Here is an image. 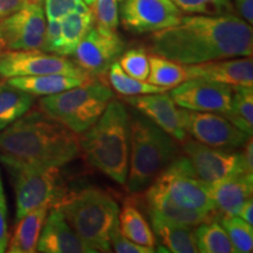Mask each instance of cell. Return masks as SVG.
Segmentation results:
<instances>
[{
    "label": "cell",
    "instance_id": "obj_1",
    "mask_svg": "<svg viewBox=\"0 0 253 253\" xmlns=\"http://www.w3.org/2000/svg\"><path fill=\"white\" fill-rule=\"evenodd\" d=\"M149 48L182 65L251 56L253 31L236 14L183 15L178 24L154 32Z\"/></svg>",
    "mask_w": 253,
    "mask_h": 253
},
{
    "label": "cell",
    "instance_id": "obj_2",
    "mask_svg": "<svg viewBox=\"0 0 253 253\" xmlns=\"http://www.w3.org/2000/svg\"><path fill=\"white\" fill-rule=\"evenodd\" d=\"M80 151L78 135L40 109H30L0 131V161L13 172L25 168H60Z\"/></svg>",
    "mask_w": 253,
    "mask_h": 253
},
{
    "label": "cell",
    "instance_id": "obj_3",
    "mask_svg": "<svg viewBox=\"0 0 253 253\" xmlns=\"http://www.w3.org/2000/svg\"><path fill=\"white\" fill-rule=\"evenodd\" d=\"M80 149L87 162L126 185L130 154V115L120 100H112L99 120L82 132Z\"/></svg>",
    "mask_w": 253,
    "mask_h": 253
},
{
    "label": "cell",
    "instance_id": "obj_4",
    "mask_svg": "<svg viewBox=\"0 0 253 253\" xmlns=\"http://www.w3.org/2000/svg\"><path fill=\"white\" fill-rule=\"evenodd\" d=\"M53 208L61 211L69 225L95 252H110V240L119 230L120 209L113 196L102 189L66 192Z\"/></svg>",
    "mask_w": 253,
    "mask_h": 253
},
{
    "label": "cell",
    "instance_id": "obj_5",
    "mask_svg": "<svg viewBox=\"0 0 253 253\" xmlns=\"http://www.w3.org/2000/svg\"><path fill=\"white\" fill-rule=\"evenodd\" d=\"M179 156L176 140L134 109L130 115V154L126 189L140 194Z\"/></svg>",
    "mask_w": 253,
    "mask_h": 253
},
{
    "label": "cell",
    "instance_id": "obj_6",
    "mask_svg": "<svg viewBox=\"0 0 253 253\" xmlns=\"http://www.w3.org/2000/svg\"><path fill=\"white\" fill-rule=\"evenodd\" d=\"M113 99L114 91L104 82L93 80L61 93L42 96L38 108L74 134L81 135L99 120Z\"/></svg>",
    "mask_w": 253,
    "mask_h": 253
},
{
    "label": "cell",
    "instance_id": "obj_7",
    "mask_svg": "<svg viewBox=\"0 0 253 253\" xmlns=\"http://www.w3.org/2000/svg\"><path fill=\"white\" fill-rule=\"evenodd\" d=\"M153 183L179 207L205 213L217 212L209 183L196 175L185 155L177 156Z\"/></svg>",
    "mask_w": 253,
    "mask_h": 253
},
{
    "label": "cell",
    "instance_id": "obj_8",
    "mask_svg": "<svg viewBox=\"0 0 253 253\" xmlns=\"http://www.w3.org/2000/svg\"><path fill=\"white\" fill-rule=\"evenodd\" d=\"M15 175V220L43 204L52 207L67 192L58 167L25 168Z\"/></svg>",
    "mask_w": 253,
    "mask_h": 253
},
{
    "label": "cell",
    "instance_id": "obj_9",
    "mask_svg": "<svg viewBox=\"0 0 253 253\" xmlns=\"http://www.w3.org/2000/svg\"><path fill=\"white\" fill-rule=\"evenodd\" d=\"M45 74H66L93 80L94 77L82 71L63 55L46 53L41 49L6 50L0 53V77H32Z\"/></svg>",
    "mask_w": 253,
    "mask_h": 253
},
{
    "label": "cell",
    "instance_id": "obj_10",
    "mask_svg": "<svg viewBox=\"0 0 253 253\" xmlns=\"http://www.w3.org/2000/svg\"><path fill=\"white\" fill-rule=\"evenodd\" d=\"M183 154L188 157L196 175L207 183L217 182L235 173H253L246 166L242 151L210 147L186 138L183 142Z\"/></svg>",
    "mask_w": 253,
    "mask_h": 253
},
{
    "label": "cell",
    "instance_id": "obj_11",
    "mask_svg": "<svg viewBox=\"0 0 253 253\" xmlns=\"http://www.w3.org/2000/svg\"><path fill=\"white\" fill-rule=\"evenodd\" d=\"M185 132L201 143L214 148H242L252 135L240 130L225 116L217 113L179 108Z\"/></svg>",
    "mask_w": 253,
    "mask_h": 253
},
{
    "label": "cell",
    "instance_id": "obj_12",
    "mask_svg": "<svg viewBox=\"0 0 253 253\" xmlns=\"http://www.w3.org/2000/svg\"><path fill=\"white\" fill-rule=\"evenodd\" d=\"M46 15L41 5L25 4L20 9L0 19V49H41L45 39Z\"/></svg>",
    "mask_w": 253,
    "mask_h": 253
},
{
    "label": "cell",
    "instance_id": "obj_13",
    "mask_svg": "<svg viewBox=\"0 0 253 253\" xmlns=\"http://www.w3.org/2000/svg\"><path fill=\"white\" fill-rule=\"evenodd\" d=\"M183 12L171 0H120L119 18L126 31L154 33L178 24Z\"/></svg>",
    "mask_w": 253,
    "mask_h": 253
},
{
    "label": "cell",
    "instance_id": "obj_14",
    "mask_svg": "<svg viewBox=\"0 0 253 253\" xmlns=\"http://www.w3.org/2000/svg\"><path fill=\"white\" fill-rule=\"evenodd\" d=\"M125 40L116 30L93 26L75 49V63L91 77L103 75L125 52Z\"/></svg>",
    "mask_w": 253,
    "mask_h": 253
},
{
    "label": "cell",
    "instance_id": "obj_15",
    "mask_svg": "<svg viewBox=\"0 0 253 253\" xmlns=\"http://www.w3.org/2000/svg\"><path fill=\"white\" fill-rule=\"evenodd\" d=\"M169 94L179 108L195 112H210L226 116L232 107V87L203 79H188L173 87Z\"/></svg>",
    "mask_w": 253,
    "mask_h": 253
},
{
    "label": "cell",
    "instance_id": "obj_16",
    "mask_svg": "<svg viewBox=\"0 0 253 253\" xmlns=\"http://www.w3.org/2000/svg\"><path fill=\"white\" fill-rule=\"evenodd\" d=\"M123 101L134 107V109L143 114L155 125L163 129L167 134L178 142H184L188 138L181 119L179 108L170 97V94L162 93L123 96Z\"/></svg>",
    "mask_w": 253,
    "mask_h": 253
},
{
    "label": "cell",
    "instance_id": "obj_17",
    "mask_svg": "<svg viewBox=\"0 0 253 253\" xmlns=\"http://www.w3.org/2000/svg\"><path fill=\"white\" fill-rule=\"evenodd\" d=\"M185 71L188 79H203L227 84L232 88L253 86L251 56H238L185 65Z\"/></svg>",
    "mask_w": 253,
    "mask_h": 253
},
{
    "label": "cell",
    "instance_id": "obj_18",
    "mask_svg": "<svg viewBox=\"0 0 253 253\" xmlns=\"http://www.w3.org/2000/svg\"><path fill=\"white\" fill-rule=\"evenodd\" d=\"M134 195H136L140 205L147 210L148 216L157 217L172 224L196 227L202 223L219 219L220 217L218 212L205 213L179 207L173 203L171 199L164 194L163 190L155 183H151L145 189L142 197H138L137 194Z\"/></svg>",
    "mask_w": 253,
    "mask_h": 253
},
{
    "label": "cell",
    "instance_id": "obj_19",
    "mask_svg": "<svg viewBox=\"0 0 253 253\" xmlns=\"http://www.w3.org/2000/svg\"><path fill=\"white\" fill-rule=\"evenodd\" d=\"M37 252L96 253L75 232L61 211L56 208H52V211L47 214L38 242Z\"/></svg>",
    "mask_w": 253,
    "mask_h": 253
},
{
    "label": "cell",
    "instance_id": "obj_20",
    "mask_svg": "<svg viewBox=\"0 0 253 253\" xmlns=\"http://www.w3.org/2000/svg\"><path fill=\"white\" fill-rule=\"evenodd\" d=\"M253 173H235L219 181L209 183V192L220 216L236 214L252 197Z\"/></svg>",
    "mask_w": 253,
    "mask_h": 253
},
{
    "label": "cell",
    "instance_id": "obj_21",
    "mask_svg": "<svg viewBox=\"0 0 253 253\" xmlns=\"http://www.w3.org/2000/svg\"><path fill=\"white\" fill-rule=\"evenodd\" d=\"M53 207L43 204L34 209L17 220L13 236L8 240L7 252L9 253H33L37 252L38 242L43 223Z\"/></svg>",
    "mask_w": 253,
    "mask_h": 253
},
{
    "label": "cell",
    "instance_id": "obj_22",
    "mask_svg": "<svg viewBox=\"0 0 253 253\" xmlns=\"http://www.w3.org/2000/svg\"><path fill=\"white\" fill-rule=\"evenodd\" d=\"M119 230L122 236L131 242L148 248L156 249L157 240L154 231L142 213L140 204L135 197L126 198L119 212Z\"/></svg>",
    "mask_w": 253,
    "mask_h": 253
},
{
    "label": "cell",
    "instance_id": "obj_23",
    "mask_svg": "<svg viewBox=\"0 0 253 253\" xmlns=\"http://www.w3.org/2000/svg\"><path fill=\"white\" fill-rule=\"evenodd\" d=\"M90 81L93 80L66 74L32 75V77H15L7 79L9 84L20 88L34 96H46V95L61 93V91L72 89L74 87L82 86Z\"/></svg>",
    "mask_w": 253,
    "mask_h": 253
},
{
    "label": "cell",
    "instance_id": "obj_24",
    "mask_svg": "<svg viewBox=\"0 0 253 253\" xmlns=\"http://www.w3.org/2000/svg\"><path fill=\"white\" fill-rule=\"evenodd\" d=\"M151 229L156 240L164 246L168 252L197 253L195 229L192 226L178 225L157 217H149Z\"/></svg>",
    "mask_w": 253,
    "mask_h": 253
},
{
    "label": "cell",
    "instance_id": "obj_25",
    "mask_svg": "<svg viewBox=\"0 0 253 253\" xmlns=\"http://www.w3.org/2000/svg\"><path fill=\"white\" fill-rule=\"evenodd\" d=\"M36 96L20 88L0 82V131L17 121L32 108Z\"/></svg>",
    "mask_w": 253,
    "mask_h": 253
},
{
    "label": "cell",
    "instance_id": "obj_26",
    "mask_svg": "<svg viewBox=\"0 0 253 253\" xmlns=\"http://www.w3.org/2000/svg\"><path fill=\"white\" fill-rule=\"evenodd\" d=\"M61 21V49L60 55L74 54L80 41L94 26L95 18L91 9L87 12H72Z\"/></svg>",
    "mask_w": 253,
    "mask_h": 253
},
{
    "label": "cell",
    "instance_id": "obj_27",
    "mask_svg": "<svg viewBox=\"0 0 253 253\" xmlns=\"http://www.w3.org/2000/svg\"><path fill=\"white\" fill-rule=\"evenodd\" d=\"M149 59V75L147 81L164 89H172L182 82L188 80L185 65L164 58L162 55H148Z\"/></svg>",
    "mask_w": 253,
    "mask_h": 253
},
{
    "label": "cell",
    "instance_id": "obj_28",
    "mask_svg": "<svg viewBox=\"0 0 253 253\" xmlns=\"http://www.w3.org/2000/svg\"><path fill=\"white\" fill-rule=\"evenodd\" d=\"M196 244L202 253H236V249L225 229L216 220L207 221L196 226Z\"/></svg>",
    "mask_w": 253,
    "mask_h": 253
},
{
    "label": "cell",
    "instance_id": "obj_29",
    "mask_svg": "<svg viewBox=\"0 0 253 253\" xmlns=\"http://www.w3.org/2000/svg\"><path fill=\"white\" fill-rule=\"evenodd\" d=\"M109 84L115 91L122 96H135V95L162 93L166 91L162 87L155 86L147 81L137 80L123 72L119 62H113L108 68Z\"/></svg>",
    "mask_w": 253,
    "mask_h": 253
},
{
    "label": "cell",
    "instance_id": "obj_30",
    "mask_svg": "<svg viewBox=\"0 0 253 253\" xmlns=\"http://www.w3.org/2000/svg\"><path fill=\"white\" fill-rule=\"evenodd\" d=\"M225 118L240 130L253 132V89L252 87L233 88L232 107Z\"/></svg>",
    "mask_w": 253,
    "mask_h": 253
},
{
    "label": "cell",
    "instance_id": "obj_31",
    "mask_svg": "<svg viewBox=\"0 0 253 253\" xmlns=\"http://www.w3.org/2000/svg\"><path fill=\"white\" fill-rule=\"evenodd\" d=\"M220 224L239 253H249L253 250V227L236 214L220 216Z\"/></svg>",
    "mask_w": 253,
    "mask_h": 253
},
{
    "label": "cell",
    "instance_id": "obj_32",
    "mask_svg": "<svg viewBox=\"0 0 253 253\" xmlns=\"http://www.w3.org/2000/svg\"><path fill=\"white\" fill-rule=\"evenodd\" d=\"M183 13L189 14H236L231 0H171Z\"/></svg>",
    "mask_w": 253,
    "mask_h": 253
},
{
    "label": "cell",
    "instance_id": "obj_33",
    "mask_svg": "<svg viewBox=\"0 0 253 253\" xmlns=\"http://www.w3.org/2000/svg\"><path fill=\"white\" fill-rule=\"evenodd\" d=\"M120 66L123 72L137 80L147 81L149 75V59L144 48H132L120 55Z\"/></svg>",
    "mask_w": 253,
    "mask_h": 253
},
{
    "label": "cell",
    "instance_id": "obj_34",
    "mask_svg": "<svg viewBox=\"0 0 253 253\" xmlns=\"http://www.w3.org/2000/svg\"><path fill=\"white\" fill-rule=\"evenodd\" d=\"M119 5L120 0H96L91 11L97 25L116 30L120 23Z\"/></svg>",
    "mask_w": 253,
    "mask_h": 253
},
{
    "label": "cell",
    "instance_id": "obj_35",
    "mask_svg": "<svg viewBox=\"0 0 253 253\" xmlns=\"http://www.w3.org/2000/svg\"><path fill=\"white\" fill-rule=\"evenodd\" d=\"M84 0H45V15L47 20H62L72 12L89 11Z\"/></svg>",
    "mask_w": 253,
    "mask_h": 253
},
{
    "label": "cell",
    "instance_id": "obj_36",
    "mask_svg": "<svg viewBox=\"0 0 253 253\" xmlns=\"http://www.w3.org/2000/svg\"><path fill=\"white\" fill-rule=\"evenodd\" d=\"M45 39H43L41 50L46 53L60 55L61 49V21L60 20H47Z\"/></svg>",
    "mask_w": 253,
    "mask_h": 253
},
{
    "label": "cell",
    "instance_id": "obj_37",
    "mask_svg": "<svg viewBox=\"0 0 253 253\" xmlns=\"http://www.w3.org/2000/svg\"><path fill=\"white\" fill-rule=\"evenodd\" d=\"M110 248L116 253H153L155 249L148 248V246L140 245L137 243L131 242L130 239L126 238L121 235L120 230L116 231L110 240Z\"/></svg>",
    "mask_w": 253,
    "mask_h": 253
},
{
    "label": "cell",
    "instance_id": "obj_38",
    "mask_svg": "<svg viewBox=\"0 0 253 253\" xmlns=\"http://www.w3.org/2000/svg\"><path fill=\"white\" fill-rule=\"evenodd\" d=\"M7 230V208H6L5 196L0 197V253L5 252L8 245Z\"/></svg>",
    "mask_w": 253,
    "mask_h": 253
},
{
    "label": "cell",
    "instance_id": "obj_39",
    "mask_svg": "<svg viewBox=\"0 0 253 253\" xmlns=\"http://www.w3.org/2000/svg\"><path fill=\"white\" fill-rule=\"evenodd\" d=\"M237 12L246 23H253V0H233Z\"/></svg>",
    "mask_w": 253,
    "mask_h": 253
},
{
    "label": "cell",
    "instance_id": "obj_40",
    "mask_svg": "<svg viewBox=\"0 0 253 253\" xmlns=\"http://www.w3.org/2000/svg\"><path fill=\"white\" fill-rule=\"evenodd\" d=\"M25 5V0H0V19L13 14Z\"/></svg>",
    "mask_w": 253,
    "mask_h": 253
},
{
    "label": "cell",
    "instance_id": "obj_41",
    "mask_svg": "<svg viewBox=\"0 0 253 253\" xmlns=\"http://www.w3.org/2000/svg\"><path fill=\"white\" fill-rule=\"evenodd\" d=\"M236 216L242 218L243 220H245L246 223H249L250 225H253V201L252 197L249 198L244 204L240 207L238 212L236 213Z\"/></svg>",
    "mask_w": 253,
    "mask_h": 253
},
{
    "label": "cell",
    "instance_id": "obj_42",
    "mask_svg": "<svg viewBox=\"0 0 253 253\" xmlns=\"http://www.w3.org/2000/svg\"><path fill=\"white\" fill-rule=\"evenodd\" d=\"M25 4H31V5H41V4H42V0H25Z\"/></svg>",
    "mask_w": 253,
    "mask_h": 253
},
{
    "label": "cell",
    "instance_id": "obj_43",
    "mask_svg": "<svg viewBox=\"0 0 253 253\" xmlns=\"http://www.w3.org/2000/svg\"><path fill=\"white\" fill-rule=\"evenodd\" d=\"M95 1H96V0H84V4H86L89 8H93V6H94V4H95Z\"/></svg>",
    "mask_w": 253,
    "mask_h": 253
},
{
    "label": "cell",
    "instance_id": "obj_44",
    "mask_svg": "<svg viewBox=\"0 0 253 253\" xmlns=\"http://www.w3.org/2000/svg\"><path fill=\"white\" fill-rule=\"evenodd\" d=\"M1 196H5L4 195V189H2V183H1V178H0V197Z\"/></svg>",
    "mask_w": 253,
    "mask_h": 253
},
{
    "label": "cell",
    "instance_id": "obj_45",
    "mask_svg": "<svg viewBox=\"0 0 253 253\" xmlns=\"http://www.w3.org/2000/svg\"><path fill=\"white\" fill-rule=\"evenodd\" d=\"M0 53H1V49H0Z\"/></svg>",
    "mask_w": 253,
    "mask_h": 253
}]
</instances>
